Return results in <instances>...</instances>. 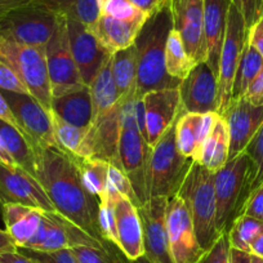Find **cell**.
<instances>
[{"mask_svg": "<svg viewBox=\"0 0 263 263\" xmlns=\"http://www.w3.org/2000/svg\"><path fill=\"white\" fill-rule=\"evenodd\" d=\"M36 178L58 213L98 241L110 242L98 223L100 199L83 184L74 155L60 148H36Z\"/></svg>", "mask_w": 263, "mask_h": 263, "instance_id": "1", "label": "cell"}, {"mask_svg": "<svg viewBox=\"0 0 263 263\" xmlns=\"http://www.w3.org/2000/svg\"><path fill=\"white\" fill-rule=\"evenodd\" d=\"M173 27L171 11L164 8L146 21L136 39L138 53L136 96L138 98L151 90L178 88L181 84V80L172 78L165 70L166 37Z\"/></svg>", "mask_w": 263, "mask_h": 263, "instance_id": "2", "label": "cell"}, {"mask_svg": "<svg viewBox=\"0 0 263 263\" xmlns=\"http://www.w3.org/2000/svg\"><path fill=\"white\" fill-rule=\"evenodd\" d=\"M177 196L181 197L194 223L197 241L204 252L218 240L216 226V191L214 173L192 160Z\"/></svg>", "mask_w": 263, "mask_h": 263, "instance_id": "3", "label": "cell"}, {"mask_svg": "<svg viewBox=\"0 0 263 263\" xmlns=\"http://www.w3.org/2000/svg\"><path fill=\"white\" fill-rule=\"evenodd\" d=\"M121 130L118 154L121 171L128 176L138 199L142 204L148 197V168L153 147L141 135L136 118V92L121 96Z\"/></svg>", "mask_w": 263, "mask_h": 263, "instance_id": "4", "label": "cell"}, {"mask_svg": "<svg viewBox=\"0 0 263 263\" xmlns=\"http://www.w3.org/2000/svg\"><path fill=\"white\" fill-rule=\"evenodd\" d=\"M254 181V166L245 153L227 160L214 173L216 226L219 234H229L232 223L241 216Z\"/></svg>", "mask_w": 263, "mask_h": 263, "instance_id": "5", "label": "cell"}, {"mask_svg": "<svg viewBox=\"0 0 263 263\" xmlns=\"http://www.w3.org/2000/svg\"><path fill=\"white\" fill-rule=\"evenodd\" d=\"M177 120V119H176ZM192 160L178 151L176 121L153 146L148 168V197L176 196Z\"/></svg>", "mask_w": 263, "mask_h": 263, "instance_id": "6", "label": "cell"}, {"mask_svg": "<svg viewBox=\"0 0 263 263\" xmlns=\"http://www.w3.org/2000/svg\"><path fill=\"white\" fill-rule=\"evenodd\" d=\"M58 21L60 16L26 0L0 14V37L31 47H45Z\"/></svg>", "mask_w": 263, "mask_h": 263, "instance_id": "7", "label": "cell"}, {"mask_svg": "<svg viewBox=\"0 0 263 263\" xmlns=\"http://www.w3.org/2000/svg\"><path fill=\"white\" fill-rule=\"evenodd\" d=\"M0 61L11 67L25 83L30 95L47 110L52 105L45 47H31L0 37Z\"/></svg>", "mask_w": 263, "mask_h": 263, "instance_id": "8", "label": "cell"}, {"mask_svg": "<svg viewBox=\"0 0 263 263\" xmlns=\"http://www.w3.org/2000/svg\"><path fill=\"white\" fill-rule=\"evenodd\" d=\"M45 60L52 98L85 87L72 55L65 17L60 16L54 34L45 45Z\"/></svg>", "mask_w": 263, "mask_h": 263, "instance_id": "9", "label": "cell"}, {"mask_svg": "<svg viewBox=\"0 0 263 263\" xmlns=\"http://www.w3.org/2000/svg\"><path fill=\"white\" fill-rule=\"evenodd\" d=\"M248 39V26L239 9L231 3L227 16L226 34L219 57L218 70V110L221 115L231 101L232 84L237 66Z\"/></svg>", "mask_w": 263, "mask_h": 263, "instance_id": "10", "label": "cell"}, {"mask_svg": "<svg viewBox=\"0 0 263 263\" xmlns=\"http://www.w3.org/2000/svg\"><path fill=\"white\" fill-rule=\"evenodd\" d=\"M8 102L20 129L36 148H60L54 137L52 114L31 95L0 90ZM61 150V148H60Z\"/></svg>", "mask_w": 263, "mask_h": 263, "instance_id": "11", "label": "cell"}, {"mask_svg": "<svg viewBox=\"0 0 263 263\" xmlns=\"http://www.w3.org/2000/svg\"><path fill=\"white\" fill-rule=\"evenodd\" d=\"M112 242L98 241L58 212H43L39 229L24 248L35 250L71 249L74 247L105 248Z\"/></svg>", "mask_w": 263, "mask_h": 263, "instance_id": "12", "label": "cell"}, {"mask_svg": "<svg viewBox=\"0 0 263 263\" xmlns=\"http://www.w3.org/2000/svg\"><path fill=\"white\" fill-rule=\"evenodd\" d=\"M166 231L173 263H196L200 259L204 250L197 241L189 211L177 195L166 204Z\"/></svg>", "mask_w": 263, "mask_h": 263, "instance_id": "13", "label": "cell"}, {"mask_svg": "<svg viewBox=\"0 0 263 263\" xmlns=\"http://www.w3.org/2000/svg\"><path fill=\"white\" fill-rule=\"evenodd\" d=\"M20 204L44 212H57L37 178L20 166L0 164V205Z\"/></svg>", "mask_w": 263, "mask_h": 263, "instance_id": "14", "label": "cell"}, {"mask_svg": "<svg viewBox=\"0 0 263 263\" xmlns=\"http://www.w3.org/2000/svg\"><path fill=\"white\" fill-rule=\"evenodd\" d=\"M166 197L154 196L137 208L142 223L145 257L154 263H173L166 231Z\"/></svg>", "mask_w": 263, "mask_h": 263, "instance_id": "15", "label": "cell"}, {"mask_svg": "<svg viewBox=\"0 0 263 263\" xmlns=\"http://www.w3.org/2000/svg\"><path fill=\"white\" fill-rule=\"evenodd\" d=\"M229 128V160L244 153L263 124V106L250 103L244 97L231 100L221 114Z\"/></svg>", "mask_w": 263, "mask_h": 263, "instance_id": "16", "label": "cell"}, {"mask_svg": "<svg viewBox=\"0 0 263 263\" xmlns=\"http://www.w3.org/2000/svg\"><path fill=\"white\" fill-rule=\"evenodd\" d=\"M186 112L205 114L218 110V79L206 62L197 63L178 87Z\"/></svg>", "mask_w": 263, "mask_h": 263, "instance_id": "17", "label": "cell"}, {"mask_svg": "<svg viewBox=\"0 0 263 263\" xmlns=\"http://www.w3.org/2000/svg\"><path fill=\"white\" fill-rule=\"evenodd\" d=\"M67 32L80 77L83 83L89 87L103 63L111 57V53L98 42L93 32L80 22L67 20Z\"/></svg>", "mask_w": 263, "mask_h": 263, "instance_id": "18", "label": "cell"}, {"mask_svg": "<svg viewBox=\"0 0 263 263\" xmlns=\"http://www.w3.org/2000/svg\"><path fill=\"white\" fill-rule=\"evenodd\" d=\"M171 14L174 29L181 34L190 57L196 63L204 62L206 57L203 31L204 0H177Z\"/></svg>", "mask_w": 263, "mask_h": 263, "instance_id": "19", "label": "cell"}, {"mask_svg": "<svg viewBox=\"0 0 263 263\" xmlns=\"http://www.w3.org/2000/svg\"><path fill=\"white\" fill-rule=\"evenodd\" d=\"M148 145L153 147L176 121L182 110L178 88L156 89L143 95Z\"/></svg>", "mask_w": 263, "mask_h": 263, "instance_id": "20", "label": "cell"}, {"mask_svg": "<svg viewBox=\"0 0 263 263\" xmlns=\"http://www.w3.org/2000/svg\"><path fill=\"white\" fill-rule=\"evenodd\" d=\"M107 189L114 197L119 247L129 259L135 262L145 255L142 223L137 206L125 196L119 194L112 186L107 184Z\"/></svg>", "mask_w": 263, "mask_h": 263, "instance_id": "21", "label": "cell"}, {"mask_svg": "<svg viewBox=\"0 0 263 263\" xmlns=\"http://www.w3.org/2000/svg\"><path fill=\"white\" fill-rule=\"evenodd\" d=\"M219 119L218 112L195 114L182 108L176 120V142L178 151L196 161L201 145Z\"/></svg>", "mask_w": 263, "mask_h": 263, "instance_id": "22", "label": "cell"}, {"mask_svg": "<svg viewBox=\"0 0 263 263\" xmlns=\"http://www.w3.org/2000/svg\"><path fill=\"white\" fill-rule=\"evenodd\" d=\"M231 0H204V43L205 62L218 79L219 57L226 34L227 16Z\"/></svg>", "mask_w": 263, "mask_h": 263, "instance_id": "23", "label": "cell"}, {"mask_svg": "<svg viewBox=\"0 0 263 263\" xmlns=\"http://www.w3.org/2000/svg\"><path fill=\"white\" fill-rule=\"evenodd\" d=\"M148 18L119 20L100 14L95 25L88 29L97 37L98 42L112 54L118 50L125 49L135 44L138 34Z\"/></svg>", "mask_w": 263, "mask_h": 263, "instance_id": "24", "label": "cell"}, {"mask_svg": "<svg viewBox=\"0 0 263 263\" xmlns=\"http://www.w3.org/2000/svg\"><path fill=\"white\" fill-rule=\"evenodd\" d=\"M50 111L70 125L88 128L93 119V103L88 85L75 92L52 98Z\"/></svg>", "mask_w": 263, "mask_h": 263, "instance_id": "25", "label": "cell"}, {"mask_svg": "<svg viewBox=\"0 0 263 263\" xmlns=\"http://www.w3.org/2000/svg\"><path fill=\"white\" fill-rule=\"evenodd\" d=\"M44 211L29 208L20 204H2V214L6 231L17 245L24 248L34 237L42 221Z\"/></svg>", "mask_w": 263, "mask_h": 263, "instance_id": "26", "label": "cell"}, {"mask_svg": "<svg viewBox=\"0 0 263 263\" xmlns=\"http://www.w3.org/2000/svg\"><path fill=\"white\" fill-rule=\"evenodd\" d=\"M230 137L226 121L221 115L208 137L201 145L196 161L216 173L229 160Z\"/></svg>", "mask_w": 263, "mask_h": 263, "instance_id": "27", "label": "cell"}, {"mask_svg": "<svg viewBox=\"0 0 263 263\" xmlns=\"http://www.w3.org/2000/svg\"><path fill=\"white\" fill-rule=\"evenodd\" d=\"M0 137L16 165L36 177V150L24 132L0 119Z\"/></svg>", "mask_w": 263, "mask_h": 263, "instance_id": "28", "label": "cell"}, {"mask_svg": "<svg viewBox=\"0 0 263 263\" xmlns=\"http://www.w3.org/2000/svg\"><path fill=\"white\" fill-rule=\"evenodd\" d=\"M27 2L37 4L57 16L80 22L87 27L93 26L100 17L98 0H27Z\"/></svg>", "mask_w": 263, "mask_h": 263, "instance_id": "29", "label": "cell"}, {"mask_svg": "<svg viewBox=\"0 0 263 263\" xmlns=\"http://www.w3.org/2000/svg\"><path fill=\"white\" fill-rule=\"evenodd\" d=\"M89 89L93 103L92 121H95L96 119L107 112L120 98L111 71V57L103 63L93 82L90 83Z\"/></svg>", "mask_w": 263, "mask_h": 263, "instance_id": "30", "label": "cell"}, {"mask_svg": "<svg viewBox=\"0 0 263 263\" xmlns=\"http://www.w3.org/2000/svg\"><path fill=\"white\" fill-rule=\"evenodd\" d=\"M137 67L138 53L136 44L118 50L111 55V71L120 97L136 92Z\"/></svg>", "mask_w": 263, "mask_h": 263, "instance_id": "31", "label": "cell"}, {"mask_svg": "<svg viewBox=\"0 0 263 263\" xmlns=\"http://www.w3.org/2000/svg\"><path fill=\"white\" fill-rule=\"evenodd\" d=\"M196 65L187 53L179 31L173 27L169 31L165 44V70L168 75L182 82Z\"/></svg>", "mask_w": 263, "mask_h": 263, "instance_id": "32", "label": "cell"}, {"mask_svg": "<svg viewBox=\"0 0 263 263\" xmlns=\"http://www.w3.org/2000/svg\"><path fill=\"white\" fill-rule=\"evenodd\" d=\"M262 69L263 57L248 43L247 39L239 66H237L236 74H235L234 78L231 100H237V98L244 97L249 85L257 78V75L262 71Z\"/></svg>", "mask_w": 263, "mask_h": 263, "instance_id": "33", "label": "cell"}, {"mask_svg": "<svg viewBox=\"0 0 263 263\" xmlns=\"http://www.w3.org/2000/svg\"><path fill=\"white\" fill-rule=\"evenodd\" d=\"M75 158L80 178L89 194L100 199L107 189V177L110 164L100 159H80Z\"/></svg>", "mask_w": 263, "mask_h": 263, "instance_id": "34", "label": "cell"}, {"mask_svg": "<svg viewBox=\"0 0 263 263\" xmlns=\"http://www.w3.org/2000/svg\"><path fill=\"white\" fill-rule=\"evenodd\" d=\"M52 114V124L54 130V137L58 146L62 151L69 153L77 158L83 159L84 156V143L88 135V128H80V126L70 125L61 120L58 116L50 111Z\"/></svg>", "mask_w": 263, "mask_h": 263, "instance_id": "35", "label": "cell"}, {"mask_svg": "<svg viewBox=\"0 0 263 263\" xmlns=\"http://www.w3.org/2000/svg\"><path fill=\"white\" fill-rule=\"evenodd\" d=\"M263 230V222L248 217L245 214L237 217L229 231V241L231 248L250 253L253 240Z\"/></svg>", "mask_w": 263, "mask_h": 263, "instance_id": "36", "label": "cell"}, {"mask_svg": "<svg viewBox=\"0 0 263 263\" xmlns=\"http://www.w3.org/2000/svg\"><path fill=\"white\" fill-rule=\"evenodd\" d=\"M71 249L79 263H135L115 244L105 248L74 247Z\"/></svg>", "mask_w": 263, "mask_h": 263, "instance_id": "37", "label": "cell"}, {"mask_svg": "<svg viewBox=\"0 0 263 263\" xmlns=\"http://www.w3.org/2000/svg\"><path fill=\"white\" fill-rule=\"evenodd\" d=\"M98 223L103 239L119 247L118 229H116L115 208H114V197L108 189L100 197V211H98ZM120 248V247H119Z\"/></svg>", "mask_w": 263, "mask_h": 263, "instance_id": "38", "label": "cell"}, {"mask_svg": "<svg viewBox=\"0 0 263 263\" xmlns=\"http://www.w3.org/2000/svg\"><path fill=\"white\" fill-rule=\"evenodd\" d=\"M100 14L110 16L119 20L148 18L137 7L130 3V0H98Z\"/></svg>", "mask_w": 263, "mask_h": 263, "instance_id": "39", "label": "cell"}, {"mask_svg": "<svg viewBox=\"0 0 263 263\" xmlns=\"http://www.w3.org/2000/svg\"><path fill=\"white\" fill-rule=\"evenodd\" d=\"M17 250L34 263H79L72 249L35 250L29 248H17Z\"/></svg>", "mask_w": 263, "mask_h": 263, "instance_id": "40", "label": "cell"}, {"mask_svg": "<svg viewBox=\"0 0 263 263\" xmlns=\"http://www.w3.org/2000/svg\"><path fill=\"white\" fill-rule=\"evenodd\" d=\"M244 153L249 156L252 160L253 166H254V181H253V187H257L260 182L263 181V124L258 132L252 138L249 145L244 150Z\"/></svg>", "mask_w": 263, "mask_h": 263, "instance_id": "41", "label": "cell"}, {"mask_svg": "<svg viewBox=\"0 0 263 263\" xmlns=\"http://www.w3.org/2000/svg\"><path fill=\"white\" fill-rule=\"evenodd\" d=\"M107 184L112 186L119 194H121L123 196H125L126 199H129L137 208L142 205V203H141L140 199H138L137 194H136L135 189L132 186L130 181H129L128 176H126L121 169L116 168V166L111 165V164L110 168H108Z\"/></svg>", "mask_w": 263, "mask_h": 263, "instance_id": "42", "label": "cell"}, {"mask_svg": "<svg viewBox=\"0 0 263 263\" xmlns=\"http://www.w3.org/2000/svg\"><path fill=\"white\" fill-rule=\"evenodd\" d=\"M230 249L229 235L222 234L196 263H230Z\"/></svg>", "mask_w": 263, "mask_h": 263, "instance_id": "43", "label": "cell"}, {"mask_svg": "<svg viewBox=\"0 0 263 263\" xmlns=\"http://www.w3.org/2000/svg\"><path fill=\"white\" fill-rule=\"evenodd\" d=\"M0 90L30 95L29 88L7 63L0 61Z\"/></svg>", "mask_w": 263, "mask_h": 263, "instance_id": "44", "label": "cell"}, {"mask_svg": "<svg viewBox=\"0 0 263 263\" xmlns=\"http://www.w3.org/2000/svg\"><path fill=\"white\" fill-rule=\"evenodd\" d=\"M241 214L263 222V181L250 191Z\"/></svg>", "mask_w": 263, "mask_h": 263, "instance_id": "45", "label": "cell"}, {"mask_svg": "<svg viewBox=\"0 0 263 263\" xmlns=\"http://www.w3.org/2000/svg\"><path fill=\"white\" fill-rule=\"evenodd\" d=\"M263 0H231V3L236 7L242 14L248 29L260 17V7Z\"/></svg>", "mask_w": 263, "mask_h": 263, "instance_id": "46", "label": "cell"}, {"mask_svg": "<svg viewBox=\"0 0 263 263\" xmlns=\"http://www.w3.org/2000/svg\"><path fill=\"white\" fill-rule=\"evenodd\" d=\"M248 43L263 57V17L248 29Z\"/></svg>", "mask_w": 263, "mask_h": 263, "instance_id": "47", "label": "cell"}, {"mask_svg": "<svg viewBox=\"0 0 263 263\" xmlns=\"http://www.w3.org/2000/svg\"><path fill=\"white\" fill-rule=\"evenodd\" d=\"M244 98L253 105L263 106V69L249 85Z\"/></svg>", "mask_w": 263, "mask_h": 263, "instance_id": "48", "label": "cell"}, {"mask_svg": "<svg viewBox=\"0 0 263 263\" xmlns=\"http://www.w3.org/2000/svg\"><path fill=\"white\" fill-rule=\"evenodd\" d=\"M130 3L148 17L154 16L161 9L168 8V0H130Z\"/></svg>", "mask_w": 263, "mask_h": 263, "instance_id": "49", "label": "cell"}, {"mask_svg": "<svg viewBox=\"0 0 263 263\" xmlns=\"http://www.w3.org/2000/svg\"><path fill=\"white\" fill-rule=\"evenodd\" d=\"M0 119L4 121H7V123H9L11 125L16 126V128L20 129L18 126V123H17L16 118H14L13 112H12L11 107H9L8 102H7V100L4 98L3 93L0 92ZM21 130V129H20Z\"/></svg>", "mask_w": 263, "mask_h": 263, "instance_id": "50", "label": "cell"}, {"mask_svg": "<svg viewBox=\"0 0 263 263\" xmlns=\"http://www.w3.org/2000/svg\"><path fill=\"white\" fill-rule=\"evenodd\" d=\"M0 263H34L30 258L20 253L18 250L16 252H7L0 253Z\"/></svg>", "mask_w": 263, "mask_h": 263, "instance_id": "51", "label": "cell"}, {"mask_svg": "<svg viewBox=\"0 0 263 263\" xmlns=\"http://www.w3.org/2000/svg\"><path fill=\"white\" fill-rule=\"evenodd\" d=\"M17 245L6 230H0V253L16 252Z\"/></svg>", "mask_w": 263, "mask_h": 263, "instance_id": "52", "label": "cell"}, {"mask_svg": "<svg viewBox=\"0 0 263 263\" xmlns=\"http://www.w3.org/2000/svg\"><path fill=\"white\" fill-rule=\"evenodd\" d=\"M230 263H250V253L231 248L230 249Z\"/></svg>", "mask_w": 263, "mask_h": 263, "instance_id": "53", "label": "cell"}, {"mask_svg": "<svg viewBox=\"0 0 263 263\" xmlns=\"http://www.w3.org/2000/svg\"><path fill=\"white\" fill-rule=\"evenodd\" d=\"M0 164H3V165L7 166H16V163H14L13 158L9 154L8 148L4 145L2 137H0Z\"/></svg>", "mask_w": 263, "mask_h": 263, "instance_id": "54", "label": "cell"}, {"mask_svg": "<svg viewBox=\"0 0 263 263\" xmlns=\"http://www.w3.org/2000/svg\"><path fill=\"white\" fill-rule=\"evenodd\" d=\"M250 254H254L263 259V230L253 240L252 245H250Z\"/></svg>", "mask_w": 263, "mask_h": 263, "instance_id": "55", "label": "cell"}, {"mask_svg": "<svg viewBox=\"0 0 263 263\" xmlns=\"http://www.w3.org/2000/svg\"><path fill=\"white\" fill-rule=\"evenodd\" d=\"M24 0H0V14L4 13L8 9L13 8L14 6H18Z\"/></svg>", "mask_w": 263, "mask_h": 263, "instance_id": "56", "label": "cell"}, {"mask_svg": "<svg viewBox=\"0 0 263 263\" xmlns=\"http://www.w3.org/2000/svg\"><path fill=\"white\" fill-rule=\"evenodd\" d=\"M250 263H263V259L262 258L257 257V255L250 254Z\"/></svg>", "mask_w": 263, "mask_h": 263, "instance_id": "57", "label": "cell"}, {"mask_svg": "<svg viewBox=\"0 0 263 263\" xmlns=\"http://www.w3.org/2000/svg\"><path fill=\"white\" fill-rule=\"evenodd\" d=\"M135 263H154V262H151L150 259H147V258H146L145 255H143V257H141L140 259L135 260Z\"/></svg>", "mask_w": 263, "mask_h": 263, "instance_id": "58", "label": "cell"}, {"mask_svg": "<svg viewBox=\"0 0 263 263\" xmlns=\"http://www.w3.org/2000/svg\"><path fill=\"white\" fill-rule=\"evenodd\" d=\"M260 17H263V8H262V11H260Z\"/></svg>", "mask_w": 263, "mask_h": 263, "instance_id": "59", "label": "cell"}, {"mask_svg": "<svg viewBox=\"0 0 263 263\" xmlns=\"http://www.w3.org/2000/svg\"><path fill=\"white\" fill-rule=\"evenodd\" d=\"M262 8H263V2H262V7H260V11H262Z\"/></svg>", "mask_w": 263, "mask_h": 263, "instance_id": "60", "label": "cell"}]
</instances>
